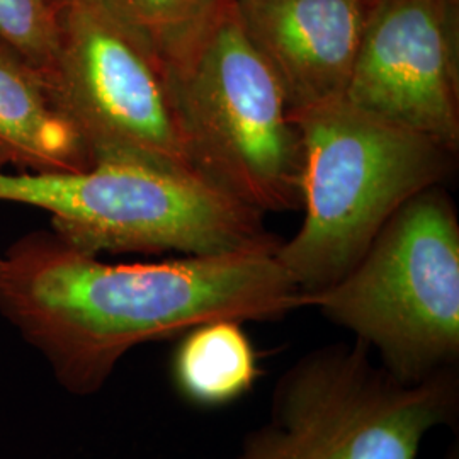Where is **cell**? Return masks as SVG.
Returning <instances> with one entry per match:
<instances>
[{
	"mask_svg": "<svg viewBox=\"0 0 459 459\" xmlns=\"http://www.w3.org/2000/svg\"><path fill=\"white\" fill-rule=\"evenodd\" d=\"M2 263H4V252H0V269H2Z\"/></svg>",
	"mask_w": 459,
	"mask_h": 459,
	"instance_id": "5bb4252c",
	"label": "cell"
},
{
	"mask_svg": "<svg viewBox=\"0 0 459 459\" xmlns=\"http://www.w3.org/2000/svg\"><path fill=\"white\" fill-rule=\"evenodd\" d=\"M458 0H377L344 98L459 147Z\"/></svg>",
	"mask_w": 459,
	"mask_h": 459,
	"instance_id": "ba28073f",
	"label": "cell"
},
{
	"mask_svg": "<svg viewBox=\"0 0 459 459\" xmlns=\"http://www.w3.org/2000/svg\"><path fill=\"white\" fill-rule=\"evenodd\" d=\"M377 0H233L290 113L344 98Z\"/></svg>",
	"mask_w": 459,
	"mask_h": 459,
	"instance_id": "9c48e42d",
	"label": "cell"
},
{
	"mask_svg": "<svg viewBox=\"0 0 459 459\" xmlns=\"http://www.w3.org/2000/svg\"><path fill=\"white\" fill-rule=\"evenodd\" d=\"M167 74L201 176L263 214L301 206V136L233 0Z\"/></svg>",
	"mask_w": 459,
	"mask_h": 459,
	"instance_id": "8992f818",
	"label": "cell"
},
{
	"mask_svg": "<svg viewBox=\"0 0 459 459\" xmlns=\"http://www.w3.org/2000/svg\"><path fill=\"white\" fill-rule=\"evenodd\" d=\"M169 373L184 402L220 409L250 394L263 369L242 322L213 320L182 333Z\"/></svg>",
	"mask_w": 459,
	"mask_h": 459,
	"instance_id": "8fae6325",
	"label": "cell"
},
{
	"mask_svg": "<svg viewBox=\"0 0 459 459\" xmlns=\"http://www.w3.org/2000/svg\"><path fill=\"white\" fill-rule=\"evenodd\" d=\"M0 201L47 212L51 231L96 257L223 255L281 246L261 212L201 174L132 157H102L79 172L0 170Z\"/></svg>",
	"mask_w": 459,
	"mask_h": 459,
	"instance_id": "3957f363",
	"label": "cell"
},
{
	"mask_svg": "<svg viewBox=\"0 0 459 459\" xmlns=\"http://www.w3.org/2000/svg\"><path fill=\"white\" fill-rule=\"evenodd\" d=\"M19 172H79L94 164L82 136L47 79L0 41V167Z\"/></svg>",
	"mask_w": 459,
	"mask_h": 459,
	"instance_id": "30bf717a",
	"label": "cell"
},
{
	"mask_svg": "<svg viewBox=\"0 0 459 459\" xmlns=\"http://www.w3.org/2000/svg\"><path fill=\"white\" fill-rule=\"evenodd\" d=\"M458 424L459 368L405 381L356 339L291 362L235 459H419L434 429Z\"/></svg>",
	"mask_w": 459,
	"mask_h": 459,
	"instance_id": "277c9868",
	"label": "cell"
},
{
	"mask_svg": "<svg viewBox=\"0 0 459 459\" xmlns=\"http://www.w3.org/2000/svg\"><path fill=\"white\" fill-rule=\"evenodd\" d=\"M51 91L94 160L199 174L162 60L98 0H60Z\"/></svg>",
	"mask_w": 459,
	"mask_h": 459,
	"instance_id": "52a82bcc",
	"label": "cell"
},
{
	"mask_svg": "<svg viewBox=\"0 0 459 459\" xmlns=\"http://www.w3.org/2000/svg\"><path fill=\"white\" fill-rule=\"evenodd\" d=\"M290 116L303 145L305 220L276 257L308 296L344 278L405 203L446 179L456 153L345 98Z\"/></svg>",
	"mask_w": 459,
	"mask_h": 459,
	"instance_id": "7a4b0ae2",
	"label": "cell"
},
{
	"mask_svg": "<svg viewBox=\"0 0 459 459\" xmlns=\"http://www.w3.org/2000/svg\"><path fill=\"white\" fill-rule=\"evenodd\" d=\"M60 0H0V41L53 82Z\"/></svg>",
	"mask_w": 459,
	"mask_h": 459,
	"instance_id": "4fadbf2b",
	"label": "cell"
},
{
	"mask_svg": "<svg viewBox=\"0 0 459 459\" xmlns=\"http://www.w3.org/2000/svg\"><path fill=\"white\" fill-rule=\"evenodd\" d=\"M138 38L165 68L182 58L206 31L225 0H98Z\"/></svg>",
	"mask_w": 459,
	"mask_h": 459,
	"instance_id": "7c38bea8",
	"label": "cell"
},
{
	"mask_svg": "<svg viewBox=\"0 0 459 459\" xmlns=\"http://www.w3.org/2000/svg\"><path fill=\"white\" fill-rule=\"evenodd\" d=\"M276 252L108 264L36 230L4 252L0 315L74 396L99 394L148 342L213 320L276 322L303 308Z\"/></svg>",
	"mask_w": 459,
	"mask_h": 459,
	"instance_id": "6da1fadb",
	"label": "cell"
},
{
	"mask_svg": "<svg viewBox=\"0 0 459 459\" xmlns=\"http://www.w3.org/2000/svg\"><path fill=\"white\" fill-rule=\"evenodd\" d=\"M405 381L459 368V221L434 186L411 197L344 278L303 296Z\"/></svg>",
	"mask_w": 459,
	"mask_h": 459,
	"instance_id": "5b68a950",
	"label": "cell"
}]
</instances>
